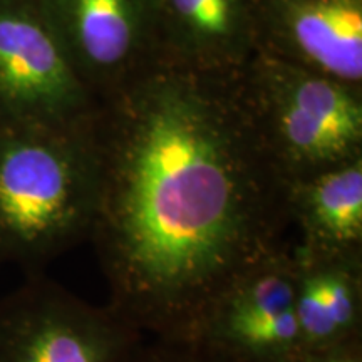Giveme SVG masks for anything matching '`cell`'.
Returning <instances> with one entry per match:
<instances>
[{
    "mask_svg": "<svg viewBox=\"0 0 362 362\" xmlns=\"http://www.w3.org/2000/svg\"><path fill=\"white\" fill-rule=\"evenodd\" d=\"M215 72H149L88 128L93 242L110 304L146 337L189 341L221 292L284 245L287 181Z\"/></svg>",
    "mask_w": 362,
    "mask_h": 362,
    "instance_id": "6da1fadb",
    "label": "cell"
},
{
    "mask_svg": "<svg viewBox=\"0 0 362 362\" xmlns=\"http://www.w3.org/2000/svg\"><path fill=\"white\" fill-rule=\"evenodd\" d=\"M98 168L88 128H0V264L29 274L89 238Z\"/></svg>",
    "mask_w": 362,
    "mask_h": 362,
    "instance_id": "7a4b0ae2",
    "label": "cell"
},
{
    "mask_svg": "<svg viewBox=\"0 0 362 362\" xmlns=\"http://www.w3.org/2000/svg\"><path fill=\"white\" fill-rule=\"evenodd\" d=\"M252 90L253 119L287 185L362 156L356 86L265 54Z\"/></svg>",
    "mask_w": 362,
    "mask_h": 362,
    "instance_id": "3957f363",
    "label": "cell"
},
{
    "mask_svg": "<svg viewBox=\"0 0 362 362\" xmlns=\"http://www.w3.org/2000/svg\"><path fill=\"white\" fill-rule=\"evenodd\" d=\"M144 339L110 304H90L40 272L0 298V362H126Z\"/></svg>",
    "mask_w": 362,
    "mask_h": 362,
    "instance_id": "277c9868",
    "label": "cell"
},
{
    "mask_svg": "<svg viewBox=\"0 0 362 362\" xmlns=\"http://www.w3.org/2000/svg\"><path fill=\"white\" fill-rule=\"evenodd\" d=\"M232 362H293L302 352L293 253L284 243L238 275L194 336Z\"/></svg>",
    "mask_w": 362,
    "mask_h": 362,
    "instance_id": "5b68a950",
    "label": "cell"
},
{
    "mask_svg": "<svg viewBox=\"0 0 362 362\" xmlns=\"http://www.w3.org/2000/svg\"><path fill=\"white\" fill-rule=\"evenodd\" d=\"M83 103L79 72L44 13L0 4V110L11 123L71 128Z\"/></svg>",
    "mask_w": 362,
    "mask_h": 362,
    "instance_id": "8992f818",
    "label": "cell"
},
{
    "mask_svg": "<svg viewBox=\"0 0 362 362\" xmlns=\"http://www.w3.org/2000/svg\"><path fill=\"white\" fill-rule=\"evenodd\" d=\"M274 56L346 84L362 81V0H255Z\"/></svg>",
    "mask_w": 362,
    "mask_h": 362,
    "instance_id": "52a82bcc",
    "label": "cell"
},
{
    "mask_svg": "<svg viewBox=\"0 0 362 362\" xmlns=\"http://www.w3.org/2000/svg\"><path fill=\"white\" fill-rule=\"evenodd\" d=\"M44 16L78 72L98 78L126 69L155 29L153 0H45Z\"/></svg>",
    "mask_w": 362,
    "mask_h": 362,
    "instance_id": "ba28073f",
    "label": "cell"
},
{
    "mask_svg": "<svg viewBox=\"0 0 362 362\" xmlns=\"http://www.w3.org/2000/svg\"><path fill=\"white\" fill-rule=\"evenodd\" d=\"M160 29L180 64L218 72L238 66L255 44V0H153Z\"/></svg>",
    "mask_w": 362,
    "mask_h": 362,
    "instance_id": "9c48e42d",
    "label": "cell"
},
{
    "mask_svg": "<svg viewBox=\"0 0 362 362\" xmlns=\"http://www.w3.org/2000/svg\"><path fill=\"white\" fill-rule=\"evenodd\" d=\"M292 253L302 351L362 341V257Z\"/></svg>",
    "mask_w": 362,
    "mask_h": 362,
    "instance_id": "30bf717a",
    "label": "cell"
},
{
    "mask_svg": "<svg viewBox=\"0 0 362 362\" xmlns=\"http://www.w3.org/2000/svg\"><path fill=\"white\" fill-rule=\"evenodd\" d=\"M287 208L300 232L302 250L362 257V156L291 181Z\"/></svg>",
    "mask_w": 362,
    "mask_h": 362,
    "instance_id": "8fae6325",
    "label": "cell"
},
{
    "mask_svg": "<svg viewBox=\"0 0 362 362\" xmlns=\"http://www.w3.org/2000/svg\"><path fill=\"white\" fill-rule=\"evenodd\" d=\"M126 362H232L200 341L146 337Z\"/></svg>",
    "mask_w": 362,
    "mask_h": 362,
    "instance_id": "7c38bea8",
    "label": "cell"
},
{
    "mask_svg": "<svg viewBox=\"0 0 362 362\" xmlns=\"http://www.w3.org/2000/svg\"><path fill=\"white\" fill-rule=\"evenodd\" d=\"M293 362H362V341L324 349L302 351Z\"/></svg>",
    "mask_w": 362,
    "mask_h": 362,
    "instance_id": "4fadbf2b",
    "label": "cell"
}]
</instances>
